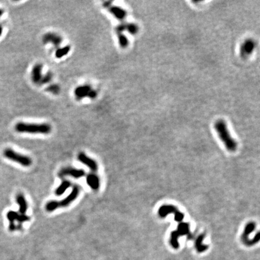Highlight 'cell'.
<instances>
[{"label": "cell", "instance_id": "cell-1", "mask_svg": "<svg viewBox=\"0 0 260 260\" xmlns=\"http://www.w3.org/2000/svg\"><path fill=\"white\" fill-rule=\"evenodd\" d=\"M15 130L20 133L48 134L51 131V126L48 123H33L18 122L15 125Z\"/></svg>", "mask_w": 260, "mask_h": 260}, {"label": "cell", "instance_id": "cell-2", "mask_svg": "<svg viewBox=\"0 0 260 260\" xmlns=\"http://www.w3.org/2000/svg\"><path fill=\"white\" fill-rule=\"evenodd\" d=\"M214 128L227 149L231 152L235 151L237 148V143L230 136L225 122L222 120H217L214 124Z\"/></svg>", "mask_w": 260, "mask_h": 260}, {"label": "cell", "instance_id": "cell-3", "mask_svg": "<svg viewBox=\"0 0 260 260\" xmlns=\"http://www.w3.org/2000/svg\"><path fill=\"white\" fill-rule=\"evenodd\" d=\"M3 154L7 159L15 161L22 166L29 167L32 164V160L30 157L19 154L12 149H6L3 152Z\"/></svg>", "mask_w": 260, "mask_h": 260}, {"label": "cell", "instance_id": "cell-4", "mask_svg": "<svg viewBox=\"0 0 260 260\" xmlns=\"http://www.w3.org/2000/svg\"><path fill=\"white\" fill-rule=\"evenodd\" d=\"M75 98L78 100H81L86 97L94 99L97 96V92L93 89L90 85L84 84L77 87L74 90Z\"/></svg>", "mask_w": 260, "mask_h": 260}, {"label": "cell", "instance_id": "cell-5", "mask_svg": "<svg viewBox=\"0 0 260 260\" xmlns=\"http://www.w3.org/2000/svg\"><path fill=\"white\" fill-rule=\"evenodd\" d=\"M175 214V220L181 222L184 219V214L181 213L175 207L172 205H163L158 210V214L161 217H164L168 214Z\"/></svg>", "mask_w": 260, "mask_h": 260}, {"label": "cell", "instance_id": "cell-6", "mask_svg": "<svg viewBox=\"0 0 260 260\" xmlns=\"http://www.w3.org/2000/svg\"><path fill=\"white\" fill-rule=\"evenodd\" d=\"M255 42L253 39L246 40L240 46V55L243 58L248 57L253 51L255 47Z\"/></svg>", "mask_w": 260, "mask_h": 260}, {"label": "cell", "instance_id": "cell-7", "mask_svg": "<svg viewBox=\"0 0 260 260\" xmlns=\"http://www.w3.org/2000/svg\"><path fill=\"white\" fill-rule=\"evenodd\" d=\"M80 193V188L77 185L74 186L71 192L68 195L67 197L61 200V201H58L59 207H66L69 206L71 203H72L78 196Z\"/></svg>", "mask_w": 260, "mask_h": 260}, {"label": "cell", "instance_id": "cell-8", "mask_svg": "<svg viewBox=\"0 0 260 260\" xmlns=\"http://www.w3.org/2000/svg\"><path fill=\"white\" fill-rule=\"evenodd\" d=\"M58 175L60 177L70 176L76 179H78L83 177L85 175V172L83 169H79L73 167H66L61 169Z\"/></svg>", "mask_w": 260, "mask_h": 260}, {"label": "cell", "instance_id": "cell-9", "mask_svg": "<svg viewBox=\"0 0 260 260\" xmlns=\"http://www.w3.org/2000/svg\"><path fill=\"white\" fill-rule=\"evenodd\" d=\"M78 160L81 163L87 166L92 171L96 172L98 170V166L97 163L94 160L86 155L84 153L80 152L78 155Z\"/></svg>", "mask_w": 260, "mask_h": 260}, {"label": "cell", "instance_id": "cell-10", "mask_svg": "<svg viewBox=\"0 0 260 260\" xmlns=\"http://www.w3.org/2000/svg\"><path fill=\"white\" fill-rule=\"evenodd\" d=\"M7 218L10 223H15V221H18L19 224H21L23 222H26L30 220V217L26 214H21L13 211H9L7 213Z\"/></svg>", "mask_w": 260, "mask_h": 260}, {"label": "cell", "instance_id": "cell-11", "mask_svg": "<svg viewBox=\"0 0 260 260\" xmlns=\"http://www.w3.org/2000/svg\"><path fill=\"white\" fill-rule=\"evenodd\" d=\"M116 30L117 33H122L124 31H127L130 34H136L139 31V27L134 23H123L117 25Z\"/></svg>", "mask_w": 260, "mask_h": 260}, {"label": "cell", "instance_id": "cell-12", "mask_svg": "<svg viewBox=\"0 0 260 260\" xmlns=\"http://www.w3.org/2000/svg\"><path fill=\"white\" fill-rule=\"evenodd\" d=\"M63 41L62 37L55 33H47L43 36V42L45 43H51L55 46H59Z\"/></svg>", "mask_w": 260, "mask_h": 260}, {"label": "cell", "instance_id": "cell-13", "mask_svg": "<svg viewBox=\"0 0 260 260\" xmlns=\"http://www.w3.org/2000/svg\"><path fill=\"white\" fill-rule=\"evenodd\" d=\"M43 66L41 64H36L33 66L31 71V79L34 83L39 84L42 78Z\"/></svg>", "mask_w": 260, "mask_h": 260}, {"label": "cell", "instance_id": "cell-14", "mask_svg": "<svg viewBox=\"0 0 260 260\" xmlns=\"http://www.w3.org/2000/svg\"><path fill=\"white\" fill-rule=\"evenodd\" d=\"M86 182L93 190H98L100 187L99 178L95 173H90L87 176Z\"/></svg>", "mask_w": 260, "mask_h": 260}, {"label": "cell", "instance_id": "cell-15", "mask_svg": "<svg viewBox=\"0 0 260 260\" xmlns=\"http://www.w3.org/2000/svg\"><path fill=\"white\" fill-rule=\"evenodd\" d=\"M109 12L117 19L119 20H123L124 19L127 15V13L126 10H125L119 7L118 6H110L108 7Z\"/></svg>", "mask_w": 260, "mask_h": 260}, {"label": "cell", "instance_id": "cell-16", "mask_svg": "<svg viewBox=\"0 0 260 260\" xmlns=\"http://www.w3.org/2000/svg\"><path fill=\"white\" fill-rule=\"evenodd\" d=\"M16 199L19 205V213L25 214V213L28 209V204L24 196L22 193H19L17 194Z\"/></svg>", "mask_w": 260, "mask_h": 260}, {"label": "cell", "instance_id": "cell-17", "mask_svg": "<svg viewBox=\"0 0 260 260\" xmlns=\"http://www.w3.org/2000/svg\"><path fill=\"white\" fill-rule=\"evenodd\" d=\"M256 228V224L252 222H249V223H247L244 228V232L242 235V240L243 241H244V243H246L247 240V237L249 236V235L253 232V231Z\"/></svg>", "mask_w": 260, "mask_h": 260}, {"label": "cell", "instance_id": "cell-18", "mask_svg": "<svg viewBox=\"0 0 260 260\" xmlns=\"http://www.w3.org/2000/svg\"><path fill=\"white\" fill-rule=\"evenodd\" d=\"M71 185V182L69 181L65 180L61 182V184L55 190V193L57 196H61L62 195L66 190L69 188V187Z\"/></svg>", "mask_w": 260, "mask_h": 260}, {"label": "cell", "instance_id": "cell-19", "mask_svg": "<svg viewBox=\"0 0 260 260\" xmlns=\"http://www.w3.org/2000/svg\"><path fill=\"white\" fill-rule=\"evenodd\" d=\"M178 234L179 235H188L190 234L189 232V225L187 223H181L178 225V230L176 231Z\"/></svg>", "mask_w": 260, "mask_h": 260}, {"label": "cell", "instance_id": "cell-20", "mask_svg": "<svg viewBox=\"0 0 260 260\" xmlns=\"http://www.w3.org/2000/svg\"><path fill=\"white\" fill-rule=\"evenodd\" d=\"M71 47L69 46H65L61 48H58L55 51V57L58 58H60L64 55H67L70 51Z\"/></svg>", "mask_w": 260, "mask_h": 260}, {"label": "cell", "instance_id": "cell-21", "mask_svg": "<svg viewBox=\"0 0 260 260\" xmlns=\"http://www.w3.org/2000/svg\"><path fill=\"white\" fill-rule=\"evenodd\" d=\"M60 208L58 205V201H51L48 202L45 206L46 210L48 212H52Z\"/></svg>", "mask_w": 260, "mask_h": 260}, {"label": "cell", "instance_id": "cell-22", "mask_svg": "<svg viewBox=\"0 0 260 260\" xmlns=\"http://www.w3.org/2000/svg\"><path fill=\"white\" fill-rule=\"evenodd\" d=\"M118 34V40L120 46L123 48H126L129 44L128 40L125 35L122 33H117Z\"/></svg>", "mask_w": 260, "mask_h": 260}, {"label": "cell", "instance_id": "cell-23", "mask_svg": "<svg viewBox=\"0 0 260 260\" xmlns=\"http://www.w3.org/2000/svg\"><path fill=\"white\" fill-rule=\"evenodd\" d=\"M52 78V74L51 72H47L44 75L42 76V78L40 81L39 85H43L49 83Z\"/></svg>", "mask_w": 260, "mask_h": 260}, {"label": "cell", "instance_id": "cell-24", "mask_svg": "<svg viewBox=\"0 0 260 260\" xmlns=\"http://www.w3.org/2000/svg\"><path fill=\"white\" fill-rule=\"evenodd\" d=\"M46 90L48 92L54 94V95H57L60 91V87H59L58 85L55 84H53L49 86L46 88Z\"/></svg>", "mask_w": 260, "mask_h": 260}, {"label": "cell", "instance_id": "cell-25", "mask_svg": "<svg viewBox=\"0 0 260 260\" xmlns=\"http://www.w3.org/2000/svg\"><path fill=\"white\" fill-rule=\"evenodd\" d=\"M3 13H4V10L0 9V18L1 17V16L3 15Z\"/></svg>", "mask_w": 260, "mask_h": 260}, {"label": "cell", "instance_id": "cell-26", "mask_svg": "<svg viewBox=\"0 0 260 260\" xmlns=\"http://www.w3.org/2000/svg\"><path fill=\"white\" fill-rule=\"evenodd\" d=\"M2 33H3V27L0 25V36H1Z\"/></svg>", "mask_w": 260, "mask_h": 260}]
</instances>
